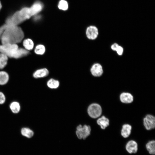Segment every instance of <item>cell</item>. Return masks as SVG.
I'll use <instances>...</instances> for the list:
<instances>
[{
    "label": "cell",
    "mask_w": 155,
    "mask_h": 155,
    "mask_svg": "<svg viewBox=\"0 0 155 155\" xmlns=\"http://www.w3.org/2000/svg\"><path fill=\"white\" fill-rule=\"evenodd\" d=\"M6 98L4 94L0 92V104H4Z\"/></svg>",
    "instance_id": "cell-24"
},
{
    "label": "cell",
    "mask_w": 155,
    "mask_h": 155,
    "mask_svg": "<svg viewBox=\"0 0 155 155\" xmlns=\"http://www.w3.org/2000/svg\"><path fill=\"white\" fill-rule=\"evenodd\" d=\"M76 129V134L79 139H85L90 135L91 129L89 125L82 126L80 125L77 127Z\"/></svg>",
    "instance_id": "cell-4"
},
{
    "label": "cell",
    "mask_w": 155,
    "mask_h": 155,
    "mask_svg": "<svg viewBox=\"0 0 155 155\" xmlns=\"http://www.w3.org/2000/svg\"><path fill=\"white\" fill-rule=\"evenodd\" d=\"M9 79L8 74L5 71H0V85H3L6 84Z\"/></svg>",
    "instance_id": "cell-18"
},
{
    "label": "cell",
    "mask_w": 155,
    "mask_h": 155,
    "mask_svg": "<svg viewBox=\"0 0 155 155\" xmlns=\"http://www.w3.org/2000/svg\"><path fill=\"white\" fill-rule=\"evenodd\" d=\"M2 7V5L1 1H0V11L1 10Z\"/></svg>",
    "instance_id": "cell-27"
},
{
    "label": "cell",
    "mask_w": 155,
    "mask_h": 155,
    "mask_svg": "<svg viewBox=\"0 0 155 155\" xmlns=\"http://www.w3.org/2000/svg\"><path fill=\"white\" fill-rule=\"evenodd\" d=\"M58 7L59 9L65 11L68 8L69 5L67 1L65 0H60L58 4Z\"/></svg>",
    "instance_id": "cell-23"
},
{
    "label": "cell",
    "mask_w": 155,
    "mask_h": 155,
    "mask_svg": "<svg viewBox=\"0 0 155 155\" xmlns=\"http://www.w3.org/2000/svg\"><path fill=\"white\" fill-rule=\"evenodd\" d=\"M9 108L13 113L17 114L19 112L21 107L20 103L18 102L15 101L10 103Z\"/></svg>",
    "instance_id": "cell-19"
},
{
    "label": "cell",
    "mask_w": 155,
    "mask_h": 155,
    "mask_svg": "<svg viewBox=\"0 0 155 155\" xmlns=\"http://www.w3.org/2000/svg\"><path fill=\"white\" fill-rule=\"evenodd\" d=\"M49 73L48 70L46 68H42L38 69L33 73V77L35 78L45 77L48 76Z\"/></svg>",
    "instance_id": "cell-11"
},
{
    "label": "cell",
    "mask_w": 155,
    "mask_h": 155,
    "mask_svg": "<svg viewBox=\"0 0 155 155\" xmlns=\"http://www.w3.org/2000/svg\"><path fill=\"white\" fill-rule=\"evenodd\" d=\"M97 123L102 129H104L109 125V121L105 116H103L97 119Z\"/></svg>",
    "instance_id": "cell-14"
},
{
    "label": "cell",
    "mask_w": 155,
    "mask_h": 155,
    "mask_svg": "<svg viewBox=\"0 0 155 155\" xmlns=\"http://www.w3.org/2000/svg\"><path fill=\"white\" fill-rule=\"evenodd\" d=\"M116 51L119 55H121L123 52V49L122 47L119 45L117 48Z\"/></svg>",
    "instance_id": "cell-25"
},
{
    "label": "cell",
    "mask_w": 155,
    "mask_h": 155,
    "mask_svg": "<svg viewBox=\"0 0 155 155\" xmlns=\"http://www.w3.org/2000/svg\"><path fill=\"white\" fill-rule=\"evenodd\" d=\"M132 129L131 126L129 124H124L121 131V135L124 138H127L130 135Z\"/></svg>",
    "instance_id": "cell-13"
},
{
    "label": "cell",
    "mask_w": 155,
    "mask_h": 155,
    "mask_svg": "<svg viewBox=\"0 0 155 155\" xmlns=\"http://www.w3.org/2000/svg\"><path fill=\"white\" fill-rule=\"evenodd\" d=\"M88 113L89 116L93 118L99 117L102 114V109L100 106L97 103H92L88 108Z\"/></svg>",
    "instance_id": "cell-5"
},
{
    "label": "cell",
    "mask_w": 155,
    "mask_h": 155,
    "mask_svg": "<svg viewBox=\"0 0 155 155\" xmlns=\"http://www.w3.org/2000/svg\"><path fill=\"white\" fill-rule=\"evenodd\" d=\"M0 53L6 55L8 57L18 59L26 56L29 52L24 49L19 48L17 44H0Z\"/></svg>",
    "instance_id": "cell-2"
},
{
    "label": "cell",
    "mask_w": 155,
    "mask_h": 155,
    "mask_svg": "<svg viewBox=\"0 0 155 155\" xmlns=\"http://www.w3.org/2000/svg\"><path fill=\"white\" fill-rule=\"evenodd\" d=\"M31 13L30 7H23L8 18L6 20V24L18 26L32 16Z\"/></svg>",
    "instance_id": "cell-3"
},
{
    "label": "cell",
    "mask_w": 155,
    "mask_h": 155,
    "mask_svg": "<svg viewBox=\"0 0 155 155\" xmlns=\"http://www.w3.org/2000/svg\"><path fill=\"white\" fill-rule=\"evenodd\" d=\"M86 37L88 39L92 40H94L98 36V29L95 26H90L86 28Z\"/></svg>",
    "instance_id": "cell-7"
},
{
    "label": "cell",
    "mask_w": 155,
    "mask_h": 155,
    "mask_svg": "<svg viewBox=\"0 0 155 155\" xmlns=\"http://www.w3.org/2000/svg\"><path fill=\"white\" fill-rule=\"evenodd\" d=\"M125 149L129 154H135L138 150V144L137 142L133 140L129 141L125 144Z\"/></svg>",
    "instance_id": "cell-8"
},
{
    "label": "cell",
    "mask_w": 155,
    "mask_h": 155,
    "mask_svg": "<svg viewBox=\"0 0 155 155\" xmlns=\"http://www.w3.org/2000/svg\"><path fill=\"white\" fill-rule=\"evenodd\" d=\"M121 101L124 103H130L133 100V97L132 95L128 92H123L120 96Z\"/></svg>",
    "instance_id": "cell-12"
},
{
    "label": "cell",
    "mask_w": 155,
    "mask_h": 155,
    "mask_svg": "<svg viewBox=\"0 0 155 155\" xmlns=\"http://www.w3.org/2000/svg\"><path fill=\"white\" fill-rule=\"evenodd\" d=\"M8 57L5 54L0 53V69L4 68L7 64Z\"/></svg>",
    "instance_id": "cell-20"
},
{
    "label": "cell",
    "mask_w": 155,
    "mask_h": 155,
    "mask_svg": "<svg viewBox=\"0 0 155 155\" xmlns=\"http://www.w3.org/2000/svg\"><path fill=\"white\" fill-rule=\"evenodd\" d=\"M45 47L42 44L37 45L34 49L35 53L38 55H42L45 53Z\"/></svg>",
    "instance_id": "cell-21"
},
{
    "label": "cell",
    "mask_w": 155,
    "mask_h": 155,
    "mask_svg": "<svg viewBox=\"0 0 155 155\" xmlns=\"http://www.w3.org/2000/svg\"><path fill=\"white\" fill-rule=\"evenodd\" d=\"M24 36L22 30L18 26L5 24L0 27V44H17Z\"/></svg>",
    "instance_id": "cell-1"
},
{
    "label": "cell",
    "mask_w": 155,
    "mask_h": 155,
    "mask_svg": "<svg viewBox=\"0 0 155 155\" xmlns=\"http://www.w3.org/2000/svg\"><path fill=\"white\" fill-rule=\"evenodd\" d=\"M146 149L148 153L151 155L155 154V141L152 140L149 141L145 145Z\"/></svg>",
    "instance_id": "cell-15"
},
{
    "label": "cell",
    "mask_w": 155,
    "mask_h": 155,
    "mask_svg": "<svg viewBox=\"0 0 155 155\" xmlns=\"http://www.w3.org/2000/svg\"><path fill=\"white\" fill-rule=\"evenodd\" d=\"M21 133L22 135L28 138L32 137L34 134V132L32 130L26 127L21 129Z\"/></svg>",
    "instance_id": "cell-17"
},
{
    "label": "cell",
    "mask_w": 155,
    "mask_h": 155,
    "mask_svg": "<svg viewBox=\"0 0 155 155\" xmlns=\"http://www.w3.org/2000/svg\"><path fill=\"white\" fill-rule=\"evenodd\" d=\"M144 125L147 130H149L154 128L155 118L153 115H147L143 119Z\"/></svg>",
    "instance_id": "cell-6"
},
{
    "label": "cell",
    "mask_w": 155,
    "mask_h": 155,
    "mask_svg": "<svg viewBox=\"0 0 155 155\" xmlns=\"http://www.w3.org/2000/svg\"><path fill=\"white\" fill-rule=\"evenodd\" d=\"M90 72L94 76H100L103 72L102 67L99 63H95L92 66L90 69Z\"/></svg>",
    "instance_id": "cell-10"
},
{
    "label": "cell",
    "mask_w": 155,
    "mask_h": 155,
    "mask_svg": "<svg viewBox=\"0 0 155 155\" xmlns=\"http://www.w3.org/2000/svg\"><path fill=\"white\" fill-rule=\"evenodd\" d=\"M43 7L42 3L38 1L34 2L30 7L32 16H35L41 11Z\"/></svg>",
    "instance_id": "cell-9"
},
{
    "label": "cell",
    "mask_w": 155,
    "mask_h": 155,
    "mask_svg": "<svg viewBox=\"0 0 155 155\" xmlns=\"http://www.w3.org/2000/svg\"><path fill=\"white\" fill-rule=\"evenodd\" d=\"M47 85L50 88L56 89L59 87V82L58 80L51 78L47 81Z\"/></svg>",
    "instance_id": "cell-22"
},
{
    "label": "cell",
    "mask_w": 155,
    "mask_h": 155,
    "mask_svg": "<svg viewBox=\"0 0 155 155\" xmlns=\"http://www.w3.org/2000/svg\"><path fill=\"white\" fill-rule=\"evenodd\" d=\"M23 45L24 49L28 51L32 50L34 46V42L29 38L24 39L23 42Z\"/></svg>",
    "instance_id": "cell-16"
},
{
    "label": "cell",
    "mask_w": 155,
    "mask_h": 155,
    "mask_svg": "<svg viewBox=\"0 0 155 155\" xmlns=\"http://www.w3.org/2000/svg\"><path fill=\"white\" fill-rule=\"evenodd\" d=\"M119 45L117 43H114L111 45V49L112 50L116 51V49Z\"/></svg>",
    "instance_id": "cell-26"
}]
</instances>
